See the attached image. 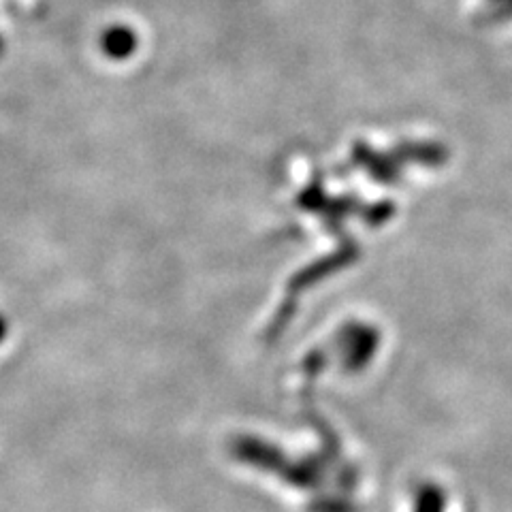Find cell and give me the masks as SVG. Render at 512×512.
Instances as JSON below:
<instances>
[{"label": "cell", "mask_w": 512, "mask_h": 512, "mask_svg": "<svg viewBox=\"0 0 512 512\" xmlns=\"http://www.w3.org/2000/svg\"><path fill=\"white\" fill-rule=\"evenodd\" d=\"M414 512H446V495L436 485H425L416 493Z\"/></svg>", "instance_id": "obj_1"}]
</instances>
